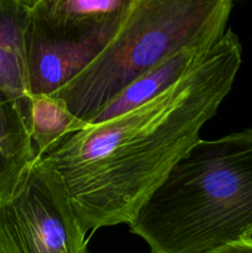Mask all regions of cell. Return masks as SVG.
Returning a JSON list of instances; mask_svg holds the SVG:
<instances>
[{"mask_svg": "<svg viewBox=\"0 0 252 253\" xmlns=\"http://www.w3.org/2000/svg\"><path fill=\"white\" fill-rule=\"evenodd\" d=\"M242 46L231 30L183 78L127 113L71 133L39 158L63 185L85 232L132 221L199 140L234 85Z\"/></svg>", "mask_w": 252, "mask_h": 253, "instance_id": "1", "label": "cell"}, {"mask_svg": "<svg viewBox=\"0 0 252 253\" xmlns=\"http://www.w3.org/2000/svg\"><path fill=\"white\" fill-rule=\"evenodd\" d=\"M151 253H215L252 239V130L199 140L130 222Z\"/></svg>", "mask_w": 252, "mask_h": 253, "instance_id": "2", "label": "cell"}, {"mask_svg": "<svg viewBox=\"0 0 252 253\" xmlns=\"http://www.w3.org/2000/svg\"><path fill=\"white\" fill-rule=\"evenodd\" d=\"M232 6L231 0H132L105 48L51 96L89 125L126 86L173 53L216 43Z\"/></svg>", "mask_w": 252, "mask_h": 253, "instance_id": "3", "label": "cell"}, {"mask_svg": "<svg viewBox=\"0 0 252 253\" xmlns=\"http://www.w3.org/2000/svg\"><path fill=\"white\" fill-rule=\"evenodd\" d=\"M132 0H31L25 31L30 96L51 95L111 41Z\"/></svg>", "mask_w": 252, "mask_h": 253, "instance_id": "4", "label": "cell"}, {"mask_svg": "<svg viewBox=\"0 0 252 253\" xmlns=\"http://www.w3.org/2000/svg\"><path fill=\"white\" fill-rule=\"evenodd\" d=\"M1 253H90L61 180L39 158L0 200Z\"/></svg>", "mask_w": 252, "mask_h": 253, "instance_id": "5", "label": "cell"}, {"mask_svg": "<svg viewBox=\"0 0 252 253\" xmlns=\"http://www.w3.org/2000/svg\"><path fill=\"white\" fill-rule=\"evenodd\" d=\"M31 130V98L0 88V200L11 194L36 161Z\"/></svg>", "mask_w": 252, "mask_h": 253, "instance_id": "6", "label": "cell"}, {"mask_svg": "<svg viewBox=\"0 0 252 253\" xmlns=\"http://www.w3.org/2000/svg\"><path fill=\"white\" fill-rule=\"evenodd\" d=\"M215 44V43H214ZM211 46L188 47L175 52L126 86L89 125L100 124L127 113L156 98L177 83Z\"/></svg>", "mask_w": 252, "mask_h": 253, "instance_id": "7", "label": "cell"}, {"mask_svg": "<svg viewBox=\"0 0 252 253\" xmlns=\"http://www.w3.org/2000/svg\"><path fill=\"white\" fill-rule=\"evenodd\" d=\"M31 0H0V88L30 98L25 74V31Z\"/></svg>", "mask_w": 252, "mask_h": 253, "instance_id": "8", "label": "cell"}, {"mask_svg": "<svg viewBox=\"0 0 252 253\" xmlns=\"http://www.w3.org/2000/svg\"><path fill=\"white\" fill-rule=\"evenodd\" d=\"M30 98L32 142L37 157L64 137L86 126L85 123L74 118L66 106L53 96L37 95Z\"/></svg>", "mask_w": 252, "mask_h": 253, "instance_id": "9", "label": "cell"}, {"mask_svg": "<svg viewBox=\"0 0 252 253\" xmlns=\"http://www.w3.org/2000/svg\"><path fill=\"white\" fill-rule=\"evenodd\" d=\"M215 253H252V239L230 245Z\"/></svg>", "mask_w": 252, "mask_h": 253, "instance_id": "10", "label": "cell"}, {"mask_svg": "<svg viewBox=\"0 0 252 253\" xmlns=\"http://www.w3.org/2000/svg\"><path fill=\"white\" fill-rule=\"evenodd\" d=\"M0 253H1V252H0Z\"/></svg>", "mask_w": 252, "mask_h": 253, "instance_id": "11", "label": "cell"}]
</instances>
